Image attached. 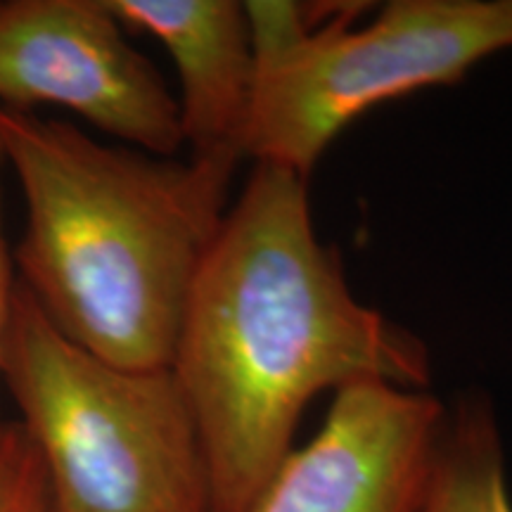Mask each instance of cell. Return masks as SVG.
I'll return each instance as SVG.
<instances>
[{"label": "cell", "mask_w": 512, "mask_h": 512, "mask_svg": "<svg viewBox=\"0 0 512 512\" xmlns=\"http://www.w3.org/2000/svg\"><path fill=\"white\" fill-rule=\"evenodd\" d=\"M171 370L190 403L209 512H249L325 389L430 384L425 342L361 304L318 240L306 178L256 162L190 290Z\"/></svg>", "instance_id": "cell-1"}, {"label": "cell", "mask_w": 512, "mask_h": 512, "mask_svg": "<svg viewBox=\"0 0 512 512\" xmlns=\"http://www.w3.org/2000/svg\"><path fill=\"white\" fill-rule=\"evenodd\" d=\"M0 150L27 204L19 287L88 354L171 368L235 166L105 145L67 121L8 107Z\"/></svg>", "instance_id": "cell-2"}, {"label": "cell", "mask_w": 512, "mask_h": 512, "mask_svg": "<svg viewBox=\"0 0 512 512\" xmlns=\"http://www.w3.org/2000/svg\"><path fill=\"white\" fill-rule=\"evenodd\" d=\"M245 12L256 67L247 157L304 178L361 114L458 83L512 48V0H392L363 27L351 5L245 3Z\"/></svg>", "instance_id": "cell-3"}, {"label": "cell", "mask_w": 512, "mask_h": 512, "mask_svg": "<svg viewBox=\"0 0 512 512\" xmlns=\"http://www.w3.org/2000/svg\"><path fill=\"white\" fill-rule=\"evenodd\" d=\"M0 377L43 465L48 512H209L202 441L171 368L88 354L17 285Z\"/></svg>", "instance_id": "cell-4"}, {"label": "cell", "mask_w": 512, "mask_h": 512, "mask_svg": "<svg viewBox=\"0 0 512 512\" xmlns=\"http://www.w3.org/2000/svg\"><path fill=\"white\" fill-rule=\"evenodd\" d=\"M72 110L126 147L174 157L178 100L107 0H0V107Z\"/></svg>", "instance_id": "cell-5"}, {"label": "cell", "mask_w": 512, "mask_h": 512, "mask_svg": "<svg viewBox=\"0 0 512 512\" xmlns=\"http://www.w3.org/2000/svg\"><path fill=\"white\" fill-rule=\"evenodd\" d=\"M444 425L425 389L339 387L316 437L292 448L249 512H420Z\"/></svg>", "instance_id": "cell-6"}, {"label": "cell", "mask_w": 512, "mask_h": 512, "mask_svg": "<svg viewBox=\"0 0 512 512\" xmlns=\"http://www.w3.org/2000/svg\"><path fill=\"white\" fill-rule=\"evenodd\" d=\"M126 29L155 36L181 81L183 145L200 162L235 166L247 157L254 48L245 3L235 0H107Z\"/></svg>", "instance_id": "cell-7"}, {"label": "cell", "mask_w": 512, "mask_h": 512, "mask_svg": "<svg viewBox=\"0 0 512 512\" xmlns=\"http://www.w3.org/2000/svg\"><path fill=\"white\" fill-rule=\"evenodd\" d=\"M420 512H512L501 430L482 394L446 415Z\"/></svg>", "instance_id": "cell-8"}, {"label": "cell", "mask_w": 512, "mask_h": 512, "mask_svg": "<svg viewBox=\"0 0 512 512\" xmlns=\"http://www.w3.org/2000/svg\"><path fill=\"white\" fill-rule=\"evenodd\" d=\"M0 512H48L43 465L19 422H5L0 434Z\"/></svg>", "instance_id": "cell-9"}, {"label": "cell", "mask_w": 512, "mask_h": 512, "mask_svg": "<svg viewBox=\"0 0 512 512\" xmlns=\"http://www.w3.org/2000/svg\"><path fill=\"white\" fill-rule=\"evenodd\" d=\"M5 166L3 150H0V171ZM15 283H12V264L8 254V242H5L3 233V190H0V356H3V342H5V330H8L10 320V306L12 297H15ZM3 422H0V434H3Z\"/></svg>", "instance_id": "cell-10"}]
</instances>
